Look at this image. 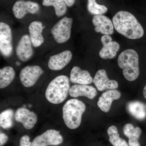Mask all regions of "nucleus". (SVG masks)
Instances as JSON below:
<instances>
[{
  "label": "nucleus",
  "mask_w": 146,
  "mask_h": 146,
  "mask_svg": "<svg viewBox=\"0 0 146 146\" xmlns=\"http://www.w3.org/2000/svg\"><path fill=\"white\" fill-rule=\"evenodd\" d=\"M87 7L89 13L95 16L102 15L108 11L105 6L98 4L96 0H88Z\"/></svg>",
  "instance_id": "nucleus-26"
},
{
  "label": "nucleus",
  "mask_w": 146,
  "mask_h": 146,
  "mask_svg": "<svg viewBox=\"0 0 146 146\" xmlns=\"http://www.w3.org/2000/svg\"><path fill=\"white\" fill-rule=\"evenodd\" d=\"M66 5L68 7H72L74 4L75 0H63Z\"/></svg>",
  "instance_id": "nucleus-29"
},
{
  "label": "nucleus",
  "mask_w": 146,
  "mask_h": 146,
  "mask_svg": "<svg viewBox=\"0 0 146 146\" xmlns=\"http://www.w3.org/2000/svg\"><path fill=\"white\" fill-rule=\"evenodd\" d=\"M0 50L5 57L10 56L13 51L11 29L4 23H0Z\"/></svg>",
  "instance_id": "nucleus-8"
},
{
  "label": "nucleus",
  "mask_w": 146,
  "mask_h": 146,
  "mask_svg": "<svg viewBox=\"0 0 146 146\" xmlns=\"http://www.w3.org/2000/svg\"><path fill=\"white\" fill-rule=\"evenodd\" d=\"M15 72L9 66L0 70V88L3 89L9 86L15 78Z\"/></svg>",
  "instance_id": "nucleus-22"
},
{
  "label": "nucleus",
  "mask_w": 146,
  "mask_h": 146,
  "mask_svg": "<svg viewBox=\"0 0 146 146\" xmlns=\"http://www.w3.org/2000/svg\"><path fill=\"white\" fill-rule=\"evenodd\" d=\"M123 131L124 134L129 138V146H141L138 141L142 133L140 127H135L131 124L127 123L124 126Z\"/></svg>",
  "instance_id": "nucleus-20"
},
{
  "label": "nucleus",
  "mask_w": 146,
  "mask_h": 146,
  "mask_svg": "<svg viewBox=\"0 0 146 146\" xmlns=\"http://www.w3.org/2000/svg\"><path fill=\"white\" fill-rule=\"evenodd\" d=\"M70 80L73 83L85 85L91 84L93 82V79L89 72L82 70L77 66H74L71 70Z\"/></svg>",
  "instance_id": "nucleus-19"
},
{
  "label": "nucleus",
  "mask_w": 146,
  "mask_h": 146,
  "mask_svg": "<svg viewBox=\"0 0 146 146\" xmlns=\"http://www.w3.org/2000/svg\"><path fill=\"white\" fill-rule=\"evenodd\" d=\"M72 58V54L70 51H64L50 56L48 62V67L52 70H62L70 62Z\"/></svg>",
  "instance_id": "nucleus-15"
},
{
  "label": "nucleus",
  "mask_w": 146,
  "mask_h": 146,
  "mask_svg": "<svg viewBox=\"0 0 146 146\" xmlns=\"http://www.w3.org/2000/svg\"><path fill=\"white\" fill-rule=\"evenodd\" d=\"M8 140V137L5 134L1 133L0 134V145L3 146L7 142Z\"/></svg>",
  "instance_id": "nucleus-28"
},
{
  "label": "nucleus",
  "mask_w": 146,
  "mask_h": 146,
  "mask_svg": "<svg viewBox=\"0 0 146 146\" xmlns=\"http://www.w3.org/2000/svg\"><path fill=\"white\" fill-rule=\"evenodd\" d=\"M121 94L116 89H111L104 92L100 97L98 102V106L101 110L107 112L110 110L112 102L120 98Z\"/></svg>",
  "instance_id": "nucleus-16"
},
{
  "label": "nucleus",
  "mask_w": 146,
  "mask_h": 146,
  "mask_svg": "<svg viewBox=\"0 0 146 146\" xmlns=\"http://www.w3.org/2000/svg\"><path fill=\"white\" fill-rule=\"evenodd\" d=\"M44 29L42 23L39 21L32 22L29 25L30 38L33 46L39 47L44 43V40L42 35Z\"/></svg>",
  "instance_id": "nucleus-18"
},
{
  "label": "nucleus",
  "mask_w": 146,
  "mask_h": 146,
  "mask_svg": "<svg viewBox=\"0 0 146 146\" xmlns=\"http://www.w3.org/2000/svg\"><path fill=\"white\" fill-rule=\"evenodd\" d=\"M43 73L44 71L39 66H27L21 70L20 80L24 86L31 87L35 84Z\"/></svg>",
  "instance_id": "nucleus-7"
},
{
  "label": "nucleus",
  "mask_w": 146,
  "mask_h": 146,
  "mask_svg": "<svg viewBox=\"0 0 146 146\" xmlns=\"http://www.w3.org/2000/svg\"><path fill=\"white\" fill-rule=\"evenodd\" d=\"M39 10V5L37 3L23 0L17 1L12 8L14 16L18 19H22L28 13L35 14Z\"/></svg>",
  "instance_id": "nucleus-9"
},
{
  "label": "nucleus",
  "mask_w": 146,
  "mask_h": 146,
  "mask_svg": "<svg viewBox=\"0 0 146 146\" xmlns=\"http://www.w3.org/2000/svg\"><path fill=\"white\" fill-rule=\"evenodd\" d=\"M129 113L137 119L143 120L146 118L145 106L143 103L139 101L130 102L127 106Z\"/></svg>",
  "instance_id": "nucleus-21"
},
{
  "label": "nucleus",
  "mask_w": 146,
  "mask_h": 146,
  "mask_svg": "<svg viewBox=\"0 0 146 146\" xmlns=\"http://www.w3.org/2000/svg\"><path fill=\"white\" fill-rule=\"evenodd\" d=\"M63 136L60 131L48 129L41 135L36 136L32 142V146H56L63 143Z\"/></svg>",
  "instance_id": "nucleus-6"
},
{
  "label": "nucleus",
  "mask_w": 146,
  "mask_h": 146,
  "mask_svg": "<svg viewBox=\"0 0 146 146\" xmlns=\"http://www.w3.org/2000/svg\"><path fill=\"white\" fill-rule=\"evenodd\" d=\"M143 94L144 98L146 99V85L144 87L143 90Z\"/></svg>",
  "instance_id": "nucleus-30"
},
{
  "label": "nucleus",
  "mask_w": 146,
  "mask_h": 146,
  "mask_svg": "<svg viewBox=\"0 0 146 146\" xmlns=\"http://www.w3.org/2000/svg\"><path fill=\"white\" fill-rule=\"evenodd\" d=\"M119 67L123 70V75L129 81L138 78L140 74L139 56L134 50L128 49L121 52L118 58Z\"/></svg>",
  "instance_id": "nucleus-3"
},
{
  "label": "nucleus",
  "mask_w": 146,
  "mask_h": 146,
  "mask_svg": "<svg viewBox=\"0 0 146 146\" xmlns=\"http://www.w3.org/2000/svg\"><path fill=\"white\" fill-rule=\"evenodd\" d=\"M42 4L45 6L53 7L58 17L63 16L67 11V5L63 0H43Z\"/></svg>",
  "instance_id": "nucleus-24"
},
{
  "label": "nucleus",
  "mask_w": 146,
  "mask_h": 146,
  "mask_svg": "<svg viewBox=\"0 0 146 146\" xmlns=\"http://www.w3.org/2000/svg\"><path fill=\"white\" fill-rule=\"evenodd\" d=\"M93 82L98 90L100 91L108 89H116L119 86L117 82L108 78L106 71L104 70L97 71L93 79Z\"/></svg>",
  "instance_id": "nucleus-11"
},
{
  "label": "nucleus",
  "mask_w": 146,
  "mask_h": 146,
  "mask_svg": "<svg viewBox=\"0 0 146 146\" xmlns=\"http://www.w3.org/2000/svg\"><path fill=\"white\" fill-rule=\"evenodd\" d=\"M15 119L16 121L21 123L27 129L34 127L37 121V116L34 112L24 108L17 109L15 114Z\"/></svg>",
  "instance_id": "nucleus-13"
},
{
  "label": "nucleus",
  "mask_w": 146,
  "mask_h": 146,
  "mask_svg": "<svg viewBox=\"0 0 146 146\" xmlns=\"http://www.w3.org/2000/svg\"><path fill=\"white\" fill-rule=\"evenodd\" d=\"M101 42L103 47L99 52L100 57L104 59L114 58L120 49L119 43L112 41V37L110 35L102 36Z\"/></svg>",
  "instance_id": "nucleus-10"
},
{
  "label": "nucleus",
  "mask_w": 146,
  "mask_h": 146,
  "mask_svg": "<svg viewBox=\"0 0 146 146\" xmlns=\"http://www.w3.org/2000/svg\"><path fill=\"white\" fill-rule=\"evenodd\" d=\"M85 110L86 106L81 101L73 99L66 102L63 108V118L67 127L72 129L78 127Z\"/></svg>",
  "instance_id": "nucleus-4"
},
{
  "label": "nucleus",
  "mask_w": 146,
  "mask_h": 146,
  "mask_svg": "<svg viewBox=\"0 0 146 146\" xmlns=\"http://www.w3.org/2000/svg\"><path fill=\"white\" fill-rule=\"evenodd\" d=\"M72 23V18L65 17L53 27L51 33L56 42L62 44L70 39Z\"/></svg>",
  "instance_id": "nucleus-5"
},
{
  "label": "nucleus",
  "mask_w": 146,
  "mask_h": 146,
  "mask_svg": "<svg viewBox=\"0 0 146 146\" xmlns=\"http://www.w3.org/2000/svg\"><path fill=\"white\" fill-rule=\"evenodd\" d=\"M69 94L73 98L84 96L92 100L97 96V91L96 88L92 86L85 84H74L70 88Z\"/></svg>",
  "instance_id": "nucleus-17"
},
{
  "label": "nucleus",
  "mask_w": 146,
  "mask_h": 146,
  "mask_svg": "<svg viewBox=\"0 0 146 146\" xmlns=\"http://www.w3.org/2000/svg\"><path fill=\"white\" fill-rule=\"evenodd\" d=\"M95 31L104 35H111L114 32V27L111 20L103 15H95L92 18Z\"/></svg>",
  "instance_id": "nucleus-12"
},
{
  "label": "nucleus",
  "mask_w": 146,
  "mask_h": 146,
  "mask_svg": "<svg viewBox=\"0 0 146 146\" xmlns=\"http://www.w3.org/2000/svg\"><path fill=\"white\" fill-rule=\"evenodd\" d=\"M107 133L110 142L113 146H129L125 140L120 138L117 128L115 126L110 127L108 129Z\"/></svg>",
  "instance_id": "nucleus-23"
},
{
  "label": "nucleus",
  "mask_w": 146,
  "mask_h": 146,
  "mask_svg": "<svg viewBox=\"0 0 146 146\" xmlns=\"http://www.w3.org/2000/svg\"><path fill=\"white\" fill-rule=\"evenodd\" d=\"M70 88L69 78L65 75L58 76L48 85L45 96L51 103L59 104L66 99Z\"/></svg>",
  "instance_id": "nucleus-2"
},
{
  "label": "nucleus",
  "mask_w": 146,
  "mask_h": 146,
  "mask_svg": "<svg viewBox=\"0 0 146 146\" xmlns=\"http://www.w3.org/2000/svg\"><path fill=\"white\" fill-rule=\"evenodd\" d=\"M16 65H17V66H20V63L19 62H18V61H17V62H16Z\"/></svg>",
  "instance_id": "nucleus-31"
},
{
  "label": "nucleus",
  "mask_w": 146,
  "mask_h": 146,
  "mask_svg": "<svg viewBox=\"0 0 146 146\" xmlns=\"http://www.w3.org/2000/svg\"><path fill=\"white\" fill-rule=\"evenodd\" d=\"M114 28L120 34L128 39H140L143 36V27L132 13L128 11H119L112 18Z\"/></svg>",
  "instance_id": "nucleus-1"
},
{
  "label": "nucleus",
  "mask_w": 146,
  "mask_h": 146,
  "mask_svg": "<svg viewBox=\"0 0 146 146\" xmlns=\"http://www.w3.org/2000/svg\"><path fill=\"white\" fill-rule=\"evenodd\" d=\"M32 43L28 35L22 36L16 48L17 56L21 61L25 62L31 58L33 54Z\"/></svg>",
  "instance_id": "nucleus-14"
},
{
  "label": "nucleus",
  "mask_w": 146,
  "mask_h": 146,
  "mask_svg": "<svg viewBox=\"0 0 146 146\" xmlns=\"http://www.w3.org/2000/svg\"><path fill=\"white\" fill-rule=\"evenodd\" d=\"M20 146H32V143L30 141V138L28 136L25 135L21 137Z\"/></svg>",
  "instance_id": "nucleus-27"
},
{
  "label": "nucleus",
  "mask_w": 146,
  "mask_h": 146,
  "mask_svg": "<svg viewBox=\"0 0 146 146\" xmlns=\"http://www.w3.org/2000/svg\"><path fill=\"white\" fill-rule=\"evenodd\" d=\"M13 111L8 109L3 111L0 115V125L4 129H8L12 127L13 125Z\"/></svg>",
  "instance_id": "nucleus-25"
}]
</instances>
